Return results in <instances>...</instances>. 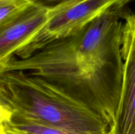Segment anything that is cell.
I'll use <instances>...</instances> for the list:
<instances>
[{
    "instance_id": "6da1fadb",
    "label": "cell",
    "mask_w": 135,
    "mask_h": 134,
    "mask_svg": "<svg viewBox=\"0 0 135 134\" xmlns=\"http://www.w3.org/2000/svg\"><path fill=\"white\" fill-rule=\"evenodd\" d=\"M129 1H117L80 32L26 59L13 56L0 72L22 70L43 78L88 105L111 127L122 89L123 18Z\"/></svg>"
},
{
    "instance_id": "7a4b0ae2",
    "label": "cell",
    "mask_w": 135,
    "mask_h": 134,
    "mask_svg": "<svg viewBox=\"0 0 135 134\" xmlns=\"http://www.w3.org/2000/svg\"><path fill=\"white\" fill-rule=\"evenodd\" d=\"M1 120L34 122L76 134H110L88 105L55 84L22 70L0 72Z\"/></svg>"
},
{
    "instance_id": "3957f363",
    "label": "cell",
    "mask_w": 135,
    "mask_h": 134,
    "mask_svg": "<svg viewBox=\"0 0 135 134\" xmlns=\"http://www.w3.org/2000/svg\"><path fill=\"white\" fill-rule=\"evenodd\" d=\"M119 0H80L61 9L51 7V18L38 34L15 54L26 59L56 39L76 34Z\"/></svg>"
},
{
    "instance_id": "277c9868",
    "label": "cell",
    "mask_w": 135,
    "mask_h": 134,
    "mask_svg": "<svg viewBox=\"0 0 135 134\" xmlns=\"http://www.w3.org/2000/svg\"><path fill=\"white\" fill-rule=\"evenodd\" d=\"M123 20L122 89L110 134H135V11Z\"/></svg>"
},
{
    "instance_id": "5b68a950",
    "label": "cell",
    "mask_w": 135,
    "mask_h": 134,
    "mask_svg": "<svg viewBox=\"0 0 135 134\" xmlns=\"http://www.w3.org/2000/svg\"><path fill=\"white\" fill-rule=\"evenodd\" d=\"M51 18V7L34 3L20 18L0 28V66L41 31Z\"/></svg>"
},
{
    "instance_id": "8992f818",
    "label": "cell",
    "mask_w": 135,
    "mask_h": 134,
    "mask_svg": "<svg viewBox=\"0 0 135 134\" xmlns=\"http://www.w3.org/2000/svg\"><path fill=\"white\" fill-rule=\"evenodd\" d=\"M1 131H9L15 134H76L34 122L9 119L1 120Z\"/></svg>"
},
{
    "instance_id": "52a82bcc",
    "label": "cell",
    "mask_w": 135,
    "mask_h": 134,
    "mask_svg": "<svg viewBox=\"0 0 135 134\" xmlns=\"http://www.w3.org/2000/svg\"><path fill=\"white\" fill-rule=\"evenodd\" d=\"M34 3L32 0H0V28L20 18Z\"/></svg>"
},
{
    "instance_id": "ba28073f",
    "label": "cell",
    "mask_w": 135,
    "mask_h": 134,
    "mask_svg": "<svg viewBox=\"0 0 135 134\" xmlns=\"http://www.w3.org/2000/svg\"><path fill=\"white\" fill-rule=\"evenodd\" d=\"M34 3L46 5L47 7H54L59 5L63 7L69 6L71 4L79 1L80 0H32Z\"/></svg>"
},
{
    "instance_id": "9c48e42d",
    "label": "cell",
    "mask_w": 135,
    "mask_h": 134,
    "mask_svg": "<svg viewBox=\"0 0 135 134\" xmlns=\"http://www.w3.org/2000/svg\"><path fill=\"white\" fill-rule=\"evenodd\" d=\"M1 134H15V133H13L9 132V131H1Z\"/></svg>"
}]
</instances>
